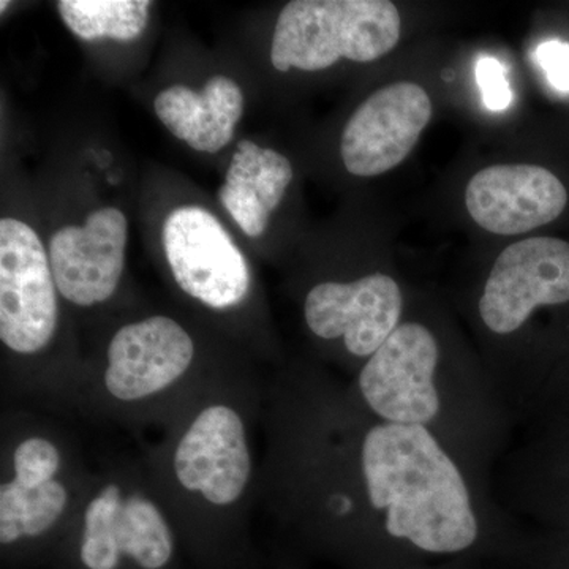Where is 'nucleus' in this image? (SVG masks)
<instances>
[{
	"mask_svg": "<svg viewBox=\"0 0 569 569\" xmlns=\"http://www.w3.org/2000/svg\"><path fill=\"white\" fill-rule=\"evenodd\" d=\"M219 373L201 369L193 336L174 318L130 321L111 336L102 366L82 373L78 415L162 432Z\"/></svg>",
	"mask_w": 569,
	"mask_h": 569,
	"instance_id": "nucleus-5",
	"label": "nucleus"
},
{
	"mask_svg": "<svg viewBox=\"0 0 569 569\" xmlns=\"http://www.w3.org/2000/svg\"><path fill=\"white\" fill-rule=\"evenodd\" d=\"M568 192L552 171L535 164H496L468 182L471 219L493 234H522L559 219Z\"/></svg>",
	"mask_w": 569,
	"mask_h": 569,
	"instance_id": "nucleus-14",
	"label": "nucleus"
},
{
	"mask_svg": "<svg viewBox=\"0 0 569 569\" xmlns=\"http://www.w3.org/2000/svg\"><path fill=\"white\" fill-rule=\"evenodd\" d=\"M93 467L77 437L47 411L3 408L0 565L48 569L88 492Z\"/></svg>",
	"mask_w": 569,
	"mask_h": 569,
	"instance_id": "nucleus-4",
	"label": "nucleus"
},
{
	"mask_svg": "<svg viewBox=\"0 0 569 569\" xmlns=\"http://www.w3.org/2000/svg\"><path fill=\"white\" fill-rule=\"evenodd\" d=\"M261 569H301L299 567H295V565H288V563H283V561H274V563L272 565H269V567H264L263 565V568Z\"/></svg>",
	"mask_w": 569,
	"mask_h": 569,
	"instance_id": "nucleus-21",
	"label": "nucleus"
},
{
	"mask_svg": "<svg viewBox=\"0 0 569 569\" xmlns=\"http://www.w3.org/2000/svg\"><path fill=\"white\" fill-rule=\"evenodd\" d=\"M407 569H470L466 561H451V563L443 565H427V567H415Z\"/></svg>",
	"mask_w": 569,
	"mask_h": 569,
	"instance_id": "nucleus-20",
	"label": "nucleus"
},
{
	"mask_svg": "<svg viewBox=\"0 0 569 569\" xmlns=\"http://www.w3.org/2000/svg\"><path fill=\"white\" fill-rule=\"evenodd\" d=\"M432 118L421 86L395 82L373 92L348 119L340 156L350 174H383L403 162Z\"/></svg>",
	"mask_w": 569,
	"mask_h": 569,
	"instance_id": "nucleus-12",
	"label": "nucleus"
},
{
	"mask_svg": "<svg viewBox=\"0 0 569 569\" xmlns=\"http://www.w3.org/2000/svg\"><path fill=\"white\" fill-rule=\"evenodd\" d=\"M402 288L391 276L372 272L350 282H320L307 291L305 323L326 343H340L350 376L387 342L403 318Z\"/></svg>",
	"mask_w": 569,
	"mask_h": 569,
	"instance_id": "nucleus-11",
	"label": "nucleus"
},
{
	"mask_svg": "<svg viewBox=\"0 0 569 569\" xmlns=\"http://www.w3.org/2000/svg\"><path fill=\"white\" fill-rule=\"evenodd\" d=\"M569 305V242L529 238L507 247L490 269L477 301L489 336H519L538 310Z\"/></svg>",
	"mask_w": 569,
	"mask_h": 569,
	"instance_id": "nucleus-9",
	"label": "nucleus"
},
{
	"mask_svg": "<svg viewBox=\"0 0 569 569\" xmlns=\"http://www.w3.org/2000/svg\"><path fill=\"white\" fill-rule=\"evenodd\" d=\"M347 389L372 417L422 427L468 473L493 486V468L515 440V419L486 370L452 365L430 326L402 318Z\"/></svg>",
	"mask_w": 569,
	"mask_h": 569,
	"instance_id": "nucleus-3",
	"label": "nucleus"
},
{
	"mask_svg": "<svg viewBox=\"0 0 569 569\" xmlns=\"http://www.w3.org/2000/svg\"><path fill=\"white\" fill-rule=\"evenodd\" d=\"M162 241L183 295L213 312L246 305L252 291L249 263L211 212L200 206L174 209L163 224Z\"/></svg>",
	"mask_w": 569,
	"mask_h": 569,
	"instance_id": "nucleus-10",
	"label": "nucleus"
},
{
	"mask_svg": "<svg viewBox=\"0 0 569 569\" xmlns=\"http://www.w3.org/2000/svg\"><path fill=\"white\" fill-rule=\"evenodd\" d=\"M58 11L82 40L132 41L148 28V0H61Z\"/></svg>",
	"mask_w": 569,
	"mask_h": 569,
	"instance_id": "nucleus-17",
	"label": "nucleus"
},
{
	"mask_svg": "<svg viewBox=\"0 0 569 569\" xmlns=\"http://www.w3.org/2000/svg\"><path fill=\"white\" fill-rule=\"evenodd\" d=\"M260 505L282 552L343 569H407L443 560L518 563V518L418 426L367 413L323 370L293 369L264 387Z\"/></svg>",
	"mask_w": 569,
	"mask_h": 569,
	"instance_id": "nucleus-1",
	"label": "nucleus"
},
{
	"mask_svg": "<svg viewBox=\"0 0 569 569\" xmlns=\"http://www.w3.org/2000/svg\"><path fill=\"white\" fill-rule=\"evenodd\" d=\"M48 569H193L140 456L93 467Z\"/></svg>",
	"mask_w": 569,
	"mask_h": 569,
	"instance_id": "nucleus-6",
	"label": "nucleus"
},
{
	"mask_svg": "<svg viewBox=\"0 0 569 569\" xmlns=\"http://www.w3.org/2000/svg\"><path fill=\"white\" fill-rule=\"evenodd\" d=\"M399 10L388 0H293L277 18L276 70L329 69L340 59L372 62L400 40Z\"/></svg>",
	"mask_w": 569,
	"mask_h": 569,
	"instance_id": "nucleus-7",
	"label": "nucleus"
},
{
	"mask_svg": "<svg viewBox=\"0 0 569 569\" xmlns=\"http://www.w3.org/2000/svg\"><path fill=\"white\" fill-rule=\"evenodd\" d=\"M291 179L293 167L287 157L253 141H241L224 176L220 203L247 236L257 238L282 203Z\"/></svg>",
	"mask_w": 569,
	"mask_h": 569,
	"instance_id": "nucleus-16",
	"label": "nucleus"
},
{
	"mask_svg": "<svg viewBox=\"0 0 569 569\" xmlns=\"http://www.w3.org/2000/svg\"><path fill=\"white\" fill-rule=\"evenodd\" d=\"M537 61L556 91L569 92V43L549 40L539 44Z\"/></svg>",
	"mask_w": 569,
	"mask_h": 569,
	"instance_id": "nucleus-19",
	"label": "nucleus"
},
{
	"mask_svg": "<svg viewBox=\"0 0 569 569\" xmlns=\"http://www.w3.org/2000/svg\"><path fill=\"white\" fill-rule=\"evenodd\" d=\"M59 296L39 234L21 220H0V340L20 362L33 366L51 350Z\"/></svg>",
	"mask_w": 569,
	"mask_h": 569,
	"instance_id": "nucleus-8",
	"label": "nucleus"
},
{
	"mask_svg": "<svg viewBox=\"0 0 569 569\" xmlns=\"http://www.w3.org/2000/svg\"><path fill=\"white\" fill-rule=\"evenodd\" d=\"M127 236L129 222L118 208L99 209L82 227L56 231L48 257L61 298L80 309L110 301L121 283Z\"/></svg>",
	"mask_w": 569,
	"mask_h": 569,
	"instance_id": "nucleus-13",
	"label": "nucleus"
},
{
	"mask_svg": "<svg viewBox=\"0 0 569 569\" xmlns=\"http://www.w3.org/2000/svg\"><path fill=\"white\" fill-rule=\"evenodd\" d=\"M264 387L220 372L140 458L193 569H261L252 538Z\"/></svg>",
	"mask_w": 569,
	"mask_h": 569,
	"instance_id": "nucleus-2",
	"label": "nucleus"
},
{
	"mask_svg": "<svg viewBox=\"0 0 569 569\" xmlns=\"http://www.w3.org/2000/svg\"><path fill=\"white\" fill-rule=\"evenodd\" d=\"M157 118L198 152L216 153L234 137L244 112V93L231 78L213 77L203 91L171 86L153 100Z\"/></svg>",
	"mask_w": 569,
	"mask_h": 569,
	"instance_id": "nucleus-15",
	"label": "nucleus"
},
{
	"mask_svg": "<svg viewBox=\"0 0 569 569\" xmlns=\"http://www.w3.org/2000/svg\"><path fill=\"white\" fill-rule=\"evenodd\" d=\"M475 78L481 91L482 102L490 111H505L511 107L515 96L509 86L507 70L497 58L481 56L475 66Z\"/></svg>",
	"mask_w": 569,
	"mask_h": 569,
	"instance_id": "nucleus-18",
	"label": "nucleus"
}]
</instances>
